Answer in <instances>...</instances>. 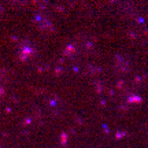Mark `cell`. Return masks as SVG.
<instances>
[{"label":"cell","mask_w":148,"mask_h":148,"mask_svg":"<svg viewBox=\"0 0 148 148\" xmlns=\"http://www.w3.org/2000/svg\"><path fill=\"white\" fill-rule=\"evenodd\" d=\"M129 102H141V97H137V96H134V97L129 99Z\"/></svg>","instance_id":"1"},{"label":"cell","mask_w":148,"mask_h":148,"mask_svg":"<svg viewBox=\"0 0 148 148\" xmlns=\"http://www.w3.org/2000/svg\"><path fill=\"white\" fill-rule=\"evenodd\" d=\"M62 137H63V138H62V140H63V143H65L66 140H67V136H66L65 133H63V134H62Z\"/></svg>","instance_id":"2"}]
</instances>
